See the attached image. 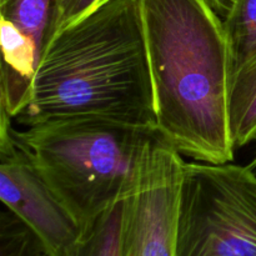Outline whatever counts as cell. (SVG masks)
I'll return each instance as SVG.
<instances>
[{
    "instance_id": "1",
    "label": "cell",
    "mask_w": 256,
    "mask_h": 256,
    "mask_svg": "<svg viewBox=\"0 0 256 256\" xmlns=\"http://www.w3.org/2000/svg\"><path fill=\"white\" fill-rule=\"evenodd\" d=\"M70 116L156 128L140 0H110L59 30L14 120L32 126Z\"/></svg>"
},
{
    "instance_id": "2",
    "label": "cell",
    "mask_w": 256,
    "mask_h": 256,
    "mask_svg": "<svg viewBox=\"0 0 256 256\" xmlns=\"http://www.w3.org/2000/svg\"><path fill=\"white\" fill-rule=\"evenodd\" d=\"M156 129L196 162L234 160L232 62L224 22L204 0H140Z\"/></svg>"
},
{
    "instance_id": "3",
    "label": "cell",
    "mask_w": 256,
    "mask_h": 256,
    "mask_svg": "<svg viewBox=\"0 0 256 256\" xmlns=\"http://www.w3.org/2000/svg\"><path fill=\"white\" fill-rule=\"evenodd\" d=\"M155 126L102 116H70L16 130L50 189L79 228L86 229L129 196Z\"/></svg>"
},
{
    "instance_id": "4",
    "label": "cell",
    "mask_w": 256,
    "mask_h": 256,
    "mask_svg": "<svg viewBox=\"0 0 256 256\" xmlns=\"http://www.w3.org/2000/svg\"><path fill=\"white\" fill-rule=\"evenodd\" d=\"M176 256H256L252 166L185 162Z\"/></svg>"
},
{
    "instance_id": "5",
    "label": "cell",
    "mask_w": 256,
    "mask_h": 256,
    "mask_svg": "<svg viewBox=\"0 0 256 256\" xmlns=\"http://www.w3.org/2000/svg\"><path fill=\"white\" fill-rule=\"evenodd\" d=\"M185 160L158 135L148 148L134 190L125 198L122 256H176Z\"/></svg>"
},
{
    "instance_id": "6",
    "label": "cell",
    "mask_w": 256,
    "mask_h": 256,
    "mask_svg": "<svg viewBox=\"0 0 256 256\" xmlns=\"http://www.w3.org/2000/svg\"><path fill=\"white\" fill-rule=\"evenodd\" d=\"M12 119L0 108V198L34 230L48 255L62 256L76 242L82 229L45 182Z\"/></svg>"
},
{
    "instance_id": "7",
    "label": "cell",
    "mask_w": 256,
    "mask_h": 256,
    "mask_svg": "<svg viewBox=\"0 0 256 256\" xmlns=\"http://www.w3.org/2000/svg\"><path fill=\"white\" fill-rule=\"evenodd\" d=\"M58 0H0V20L32 40L44 55L58 32Z\"/></svg>"
},
{
    "instance_id": "8",
    "label": "cell",
    "mask_w": 256,
    "mask_h": 256,
    "mask_svg": "<svg viewBox=\"0 0 256 256\" xmlns=\"http://www.w3.org/2000/svg\"><path fill=\"white\" fill-rule=\"evenodd\" d=\"M229 122L235 149L256 140V54L232 75Z\"/></svg>"
},
{
    "instance_id": "9",
    "label": "cell",
    "mask_w": 256,
    "mask_h": 256,
    "mask_svg": "<svg viewBox=\"0 0 256 256\" xmlns=\"http://www.w3.org/2000/svg\"><path fill=\"white\" fill-rule=\"evenodd\" d=\"M124 202L120 200L98 216L62 256H122Z\"/></svg>"
},
{
    "instance_id": "10",
    "label": "cell",
    "mask_w": 256,
    "mask_h": 256,
    "mask_svg": "<svg viewBox=\"0 0 256 256\" xmlns=\"http://www.w3.org/2000/svg\"><path fill=\"white\" fill-rule=\"evenodd\" d=\"M222 22L229 40L234 75L256 54V0H238Z\"/></svg>"
},
{
    "instance_id": "11",
    "label": "cell",
    "mask_w": 256,
    "mask_h": 256,
    "mask_svg": "<svg viewBox=\"0 0 256 256\" xmlns=\"http://www.w3.org/2000/svg\"><path fill=\"white\" fill-rule=\"evenodd\" d=\"M42 254L46 252L34 230L5 206L0 215V256H39Z\"/></svg>"
},
{
    "instance_id": "12",
    "label": "cell",
    "mask_w": 256,
    "mask_h": 256,
    "mask_svg": "<svg viewBox=\"0 0 256 256\" xmlns=\"http://www.w3.org/2000/svg\"><path fill=\"white\" fill-rule=\"evenodd\" d=\"M108 2L110 0H58V32Z\"/></svg>"
},
{
    "instance_id": "13",
    "label": "cell",
    "mask_w": 256,
    "mask_h": 256,
    "mask_svg": "<svg viewBox=\"0 0 256 256\" xmlns=\"http://www.w3.org/2000/svg\"><path fill=\"white\" fill-rule=\"evenodd\" d=\"M222 20L230 14L238 0H204Z\"/></svg>"
},
{
    "instance_id": "14",
    "label": "cell",
    "mask_w": 256,
    "mask_h": 256,
    "mask_svg": "<svg viewBox=\"0 0 256 256\" xmlns=\"http://www.w3.org/2000/svg\"><path fill=\"white\" fill-rule=\"evenodd\" d=\"M252 166H255L256 168V155H255V159H254V162H252Z\"/></svg>"
},
{
    "instance_id": "15",
    "label": "cell",
    "mask_w": 256,
    "mask_h": 256,
    "mask_svg": "<svg viewBox=\"0 0 256 256\" xmlns=\"http://www.w3.org/2000/svg\"><path fill=\"white\" fill-rule=\"evenodd\" d=\"M39 256H49V255H46V254H42V255H39Z\"/></svg>"
}]
</instances>
